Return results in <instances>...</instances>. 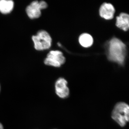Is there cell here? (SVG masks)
<instances>
[{
    "mask_svg": "<svg viewBox=\"0 0 129 129\" xmlns=\"http://www.w3.org/2000/svg\"><path fill=\"white\" fill-rule=\"evenodd\" d=\"M126 45L120 40L113 38L109 42L108 58L120 65L123 64L126 55Z\"/></svg>",
    "mask_w": 129,
    "mask_h": 129,
    "instance_id": "cell-1",
    "label": "cell"
},
{
    "mask_svg": "<svg viewBox=\"0 0 129 129\" xmlns=\"http://www.w3.org/2000/svg\"><path fill=\"white\" fill-rule=\"evenodd\" d=\"M112 118L120 126L124 127L129 120L128 105L123 102L117 103L112 112Z\"/></svg>",
    "mask_w": 129,
    "mask_h": 129,
    "instance_id": "cell-2",
    "label": "cell"
},
{
    "mask_svg": "<svg viewBox=\"0 0 129 129\" xmlns=\"http://www.w3.org/2000/svg\"><path fill=\"white\" fill-rule=\"evenodd\" d=\"M32 39L34 44L35 48L37 50H47L49 49L51 46V38L45 30H40L36 35L32 36Z\"/></svg>",
    "mask_w": 129,
    "mask_h": 129,
    "instance_id": "cell-3",
    "label": "cell"
},
{
    "mask_svg": "<svg viewBox=\"0 0 129 129\" xmlns=\"http://www.w3.org/2000/svg\"><path fill=\"white\" fill-rule=\"evenodd\" d=\"M65 61L66 58L61 52L58 50L51 51L47 54L44 63L47 65L58 68Z\"/></svg>",
    "mask_w": 129,
    "mask_h": 129,
    "instance_id": "cell-4",
    "label": "cell"
},
{
    "mask_svg": "<svg viewBox=\"0 0 129 129\" xmlns=\"http://www.w3.org/2000/svg\"><path fill=\"white\" fill-rule=\"evenodd\" d=\"M47 5L44 1H35L30 3L26 9V13L31 19L37 18L41 15V10L46 9Z\"/></svg>",
    "mask_w": 129,
    "mask_h": 129,
    "instance_id": "cell-5",
    "label": "cell"
},
{
    "mask_svg": "<svg viewBox=\"0 0 129 129\" xmlns=\"http://www.w3.org/2000/svg\"><path fill=\"white\" fill-rule=\"evenodd\" d=\"M68 82L65 79L60 78L56 81L55 84L56 94L62 99L69 96L70 91L68 86Z\"/></svg>",
    "mask_w": 129,
    "mask_h": 129,
    "instance_id": "cell-6",
    "label": "cell"
},
{
    "mask_svg": "<svg viewBox=\"0 0 129 129\" xmlns=\"http://www.w3.org/2000/svg\"><path fill=\"white\" fill-rule=\"evenodd\" d=\"M115 9L112 4L109 3H103L99 9L100 16L107 20H110L113 18Z\"/></svg>",
    "mask_w": 129,
    "mask_h": 129,
    "instance_id": "cell-7",
    "label": "cell"
},
{
    "mask_svg": "<svg viewBox=\"0 0 129 129\" xmlns=\"http://www.w3.org/2000/svg\"><path fill=\"white\" fill-rule=\"evenodd\" d=\"M116 25L118 28L125 31L128 30L129 16L127 13H122L116 17Z\"/></svg>",
    "mask_w": 129,
    "mask_h": 129,
    "instance_id": "cell-8",
    "label": "cell"
},
{
    "mask_svg": "<svg viewBox=\"0 0 129 129\" xmlns=\"http://www.w3.org/2000/svg\"><path fill=\"white\" fill-rule=\"evenodd\" d=\"M14 3L11 0L0 1V12L3 14L10 13L14 8Z\"/></svg>",
    "mask_w": 129,
    "mask_h": 129,
    "instance_id": "cell-9",
    "label": "cell"
},
{
    "mask_svg": "<svg viewBox=\"0 0 129 129\" xmlns=\"http://www.w3.org/2000/svg\"><path fill=\"white\" fill-rule=\"evenodd\" d=\"M79 42L82 46L89 47L91 46L93 43V39L90 35L86 33L82 34L79 37Z\"/></svg>",
    "mask_w": 129,
    "mask_h": 129,
    "instance_id": "cell-10",
    "label": "cell"
},
{
    "mask_svg": "<svg viewBox=\"0 0 129 129\" xmlns=\"http://www.w3.org/2000/svg\"><path fill=\"white\" fill-rule=\"evenodd\" d=\"M0 129H4L2 124L1 123H0Z\"/></svg>",
    "mask_w": 129,
    "mask_h": 129,
    "instance_id": "cell-11",
    "label": "cell"
}]
</instances>
